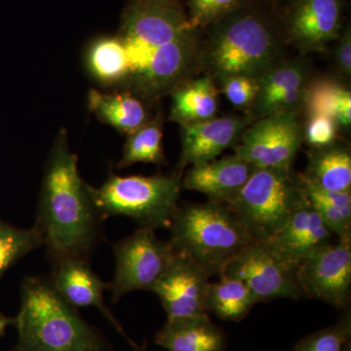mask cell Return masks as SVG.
<instances>
[{"label": "cell", "mask_w": 351, "mask_h": 351, "mask_svg": "<svg viewBox=\"0 0 351 351\" xmlns=\"http://www.w3.org/2000/svg\"><path fill=\"white\" fill-rule=\"evenodd\" d=\"M302 115L278 112L255 120L233 147L235 156L256 168L293 167L304 143Z\"/></svg>", "instance_id": "10"}, {"label": "cell", "mask_w": 351, "mask_h": 351, "mask_svg": "<svg viewBox=\"0 0 351 351\" xmlns=\"http://www.w3.org/2000/svg\"><path fill=\"white\" fill-rule=\"evenodd\" d=\"M209 283V274L202 267L188 256L175 252L152 292L158 295L167 319H175L208 313L205 299Z\"/></svg>", "instance_id": "14"}, {"label": "cell", "mask_w": 351, "mask_h": 351, "mask_svg": "<svg viewBox=\"0 0 351 351\" xmlns=\"http://www.w3.org/2000/svg\"><path fill=\"white\" fill-rule=\"evenodd\" d=\"M162 115L151 119L137 131L128 135L123 154L117 167L127 168L136 163L165 164Z\"/></svg>", "instance_id": "26"}, {"label": "cell", "mask_w": 351, "mask_h": 351, "mask_svg": "<svg viewBox=\"0 0 351 351\" xmlns=\"http://www.w3.org/2000/svg\"><path fill=\"white\" fill-rule=\"evenodd\" d=\"M219 93H223L234 107L251 108L258 92V80L246 76L226 78L218 85Z\"/></svg>", "instance_id": "32"}, {"label": "cell", "mask_w": 351, "mask_h": 351, "mask_svg": "<svg viewBox=\"0 0 351 351\" xmlns=\"http://www.w3.org/2000/svg\"><path fill=\"white\" fill-rule=\"evenodd\" d=\"M313 78L307 56L287 57L258 80V92L248 114L257 120L278 112H301Z\"/></svg>", "instance_id": "13"}, {"label": "cell", "mask_w": 351, "mask_h": 351, "mask_svg": "<svg viewBox=\"0 0 351 351\" xmlns=\"http://www.w3.org/2000/svg\"><path fill=\"white\" fill-rule=\"evenodd\" d=\"M298 280L304 298H313L338 309L351 299V239L321 247L300 265Z\"/></svg>", "instance_id": "11"}, {"label": "cell", "mask_w": 351, "mask_h": 351, "mask_svg": "<svg viewBox=\"0 0 351 351\" xmlns=\"http://www.w3.org/2000/svg\"><path fill=\"white\" fill-rule=\"evenodd\" d=\"M173 249L188 256L209 274L219 276L253 239L226 203L179 205L169 228Z\"/></svg>", "instance_id": "5"}, {"label": "cell", "mask_w": 351, "mask_h": 351, "mask_svg": "<svg viewBox=\"0 0 351 351\" xmlns=\"http://www.w3.org/2000/svg\"><path fill=\"white\" fill-rule=\"evenodd\" d=\"M145 104L137 96L127 91L105 94L91 90L88 94L90 110L101 122L126 135L137 131L151 119Z\"/></svg>", "instance_id": "22"}, {"label": "cell", "mask_w": 351, "mask_h": 351, "mask_svg": "<svg viewBox=\"0 0 351 351\" xmlns=\"http://www.w3.org/2000/svg\"><path fill=\"white\" fill-rule=\"evenodd\" d=\"M255 166L235 156L191 165L182 177V189L203 193L213 202H230L240 193Z\"/></svg>", "instance_id": "17"}, {"label": "cell", "mask_w": 351, "mask_h": 351, "mask_svg": "<svg viewBox=\"0 0 351 351\" xmlns=\"http://www.w3.org/2000/svg\"><path fill=\"white\" fill-rule=\"evenodd\" d=\"M334 233L307 199L280 232L267 243L286 260L300 265L321 247L332 241Z\"/></svg>", "instance_id": "18"}, {"label": "cell", "mask_w": 351, "mask_h": 351, "mask_svg": "<svg viewBox=\"0 0 351 351\" xmlns=\"http://www.w3.org/2000/svg\"><path fill=\"white\" fill-rule=\"evenodd\" d=\"M343 0H289L282 21L288 46L307 56L327 52L343 29Z\"/></svg>", "instance_id": "12"}, {"label": "cell", "mask_w": 351, "mask_h": 351, "mask_svg": "<svg viewBox=\"0 0 351 351\" xmlns=\"http://www.w3.org/2000/svg\"><path fill=\"white\" fill-rule=\"evenodd\" d=\"M115 272L108 291L113 302L134 291H152L175 255L169 240L156 237L152 228H138L113 245Z\"/></svg>", "instance_id": "8"}, {"label": "cell", "mask_w": 351, "mask_h": 351, "mask_svg": "<svg viewBox=\"0 0 351 351\" xmlns=\"http://www.w3.org/2000/svg\"><path fill=\"white\" fill-rule=\"evenodd\" d=\"M154 343L168 351H225L228 337L209 314L201 313L167 319Z\"/></svg>", "instance_id": "19"}, {"label": "cell", "mask_w": 351, "mask_h": 351, "mask_svg": "<svg viewBox=\"0 0 351 351\" xmlns=\"http://www.w3.org/2000/svg\"><path fill=\"white\" fill-rule=\"evenodd\" d=\"M293 351H351L350 311H346L334 326L300 339Z\"/></svg>", "instance_id": "28"}, {"label": "cell", "mask_w": 351, "mask_h": 351, "mask_svg": "<svg viewBox=\"0 0 351 351\" xmlns=\"http://www.w3.org/2000/svg\"><path fill=\"white\" fill-rule=\"evenodd\" d=\"M247 0H186L189 17L197 29H207Z\"/></svg>", "instance_id": "30"}, {"label": "cell", "mask_w": 351, "mask_h": 351, "mask_svg": "<svg viewBox=\"0 0 351 351\" xmlns=\"http://www.w3.org/2000/svg\"><path fill=\"white\" fill-rule=\"evenodd\" d=\"M302 178L307 199L335 237L351 239V193L328 191Z\"/></svg>", "instance_id": "24"}, {"label": "cell", "mask_w": 351, "mask_h": 351, "mask_svg": "<svg viewBox=\"0 0 351 351\" xmlns=\"http://www.w3.org/2000/svg\"><path fill=\"white\" fill-rule=\"evenodd\" d=\"M88 69L105 85H122L128 76L126 51L117 38H104L92 44L87 54Z\"/></svg>", "instance_id": "25"}, {"label": "cell", "mask_w": 351, "mask_h": 351, "mask_svg": "<svg viewBox=\"0 0 351 351\" xmlns=\"http://www.w3.org/2000/svg\"><path fill=\"white\" fill-rule=\"evenodd\" d=\"M348 87L334 76L311 78L304 97L302 115L323 114L334 119L337 101L343 88Z\"/></svg>", "instance_id": "29"}, {"label": "cell", "mask_w": 351, "mask_h": 351, "mask_svg": "<svg viewBox=\"0 0 351 351\" xmlns=\"http://www.w3.org/2000/svg\"><path fill=\"white\" fill-rule=\"evenodd\" d=\"M117 38L128 59L123 87L145 103L200 75L202 31L179 0H130Z\"/></svg>", "instance_id": "1"}, {"label": "cell", "mask_w": 351, "mask_h": 351, "mask_svg": "<svg viewBox=\"0 0 351 351\" xmlns=\"http://www.w3.org/2000/svg\"><path fill=\"white\" fill-rule=\"evenodd\" d=\"M14 325L13 351H108L105 337L64 301L49 277H25Z\"/></svg>", "instance_id": "4"}, {"label": "cell", "mask_w": 351, "mask_h": 351, "mask_svg": "<svg viewBox=\"0 0 351 351\" xmlns=\"http://www.w3.org/2000/svg\"><path fill=\"white\" fill-rule=\"evenodd\" d=\"M219 281L208 286L205 308L223 321L240 322L258 301L256 295L239 278L219 276Z\"/></svg>", "instance_id": "23"}, {"label": "cell", "mask_w": 351, "mask_h": 351, "mask_svg": "<svg viewBox=\"0 0 351 351\" xmlns=\"http://www.w3.org/2000/svg\"><path fill=\"white\" fill-rule=\"evenodd\" d=\"M15 323V318L8 317L5 314L0 313V337L5 334L6 328L14 325Z\"/></svg>", "instance_id": "34"}, {"label": "cell", "mask_w": 351, "mask_h": 351, "mask_svg": "<svg viewBox=\"0 0 351 351\" xmlns=\"http://www.w3.org/2000/svg\"><path fill=\"white\" fill-rule=\"evenodd\" d=\"M207 29L201 38L199 73L217 87L233 76L258 80L287 56L280 16L248 0Z\"/></svg>", "instance_id": "3"}, {"label": "cell", "mask_w": 351, "mask_h": 351, "mask_svg": "<svg viewBox=\"0 0 351 351\" xmlns=\"http://www.w3.org/2000/svg\"><path fill=\"white\" fill-rule=\"evenodd\" d=\"M336 120L323 114L311 115L304 121V141L311 147L331 145L339 138Z\"/></svg>", "instance_id": "31"}, {"label": "cell", "mask_w": 351, "mask_h": 351, "mask_svg": "<svg viewBox=\"0 0 351 351\" xmlns=\"http://www.w3.org/2000/svg\"><path fill=\"white\" fill-rule=\"evenodd\" d=\"M302 176L328 191L351 193L350 145L338 138L331 145L311 147Z\"/></svg>", "instance_id": "20"}, {"label": "cell", "mask_w": 351, "mask_h": 351, "mask_svg": "<svg viewBox=\"0 0 351 351\" xmlns=\"http://www.w3.org/2000/svg\"><path fill=\"white\" fill-rule=\"evenodd\" d=\"M52 285L60 295L75 308L96 307L113 325L132 348L138 351H145L134 343L119 321L113 316L112 311L104 302V293L110 289V283L104 282L90 267L89 262L80 258H69L53 265V271L49 276Z\"/></svg>", "instance_id": "16"}, {"label": "cell", "mask_w": 351, "mask_h": 351, "mask_svg": "<svg viewBox=\"0 0 351 351\" xmlns=\"http://www.w3.org/2000/svg\"><path fill=\"white\" fill-rule=\"evenodd\" d=\"M219 93V88L207 75L182 82L170 94V119L186 126L213 119L218 112Z\"/></svg>", "instance_id": "21"}, {"label": "cell", "mask_w": 351, "mask_h": 351, "mask_svg": "<svg viewBox=\"0 0 351 351\" xmlns=\"http://www.w3.org/2000/svg\"><path fill=\"white\" fill-rule=\"evenodd\" d=\"M255 119L245 115L228 114L182 126V154L178 172L186 166L218 158L226 149L234 147L242 134Z\"/></svg>", "instance_id": "15"}, {"label": "cell", "mask_w": 351, "mask_h": 351, "mask_svg": "<svg viewBox=\"0 0 351 351\" xmlns=\"http://www.w3.org/2000/svg\"><path fill=\"white\" fill-rule=\"evenodd\" d=\"M299 267L277 253L267 241L253 242L226 265L221 276L240 279L258 302L300 300L304 295L298 280Z\"/></svg>", "instance_id": "9"}, {"label": "cell", "mask_w": 351, "mask_h": 351, "mask_svg": "<svg viewBox=\"0 0 351 351\" xmlns=\"http://www.w3.org/2000/svg\"><path fill=\"white\" fill-rule=\"evenodd\" d=\"M181 173L156 176L110 174L100 188L90 186L92 199L104 219L123 216L140 228L169 230L179 206Z\"/></svg>", "instance_id": "6"}, {"label": "cell", "mask_w": 351, "mask_h": 351, "mask_svg": "<svg viewBox=\"0 0 351 351\" xmlns=\"http://www.w3.org/2000/svg\"><path fill=\"white\" fill-rule=\"evenodd\" d=\"M334 77L348 86L351 78V29L350 25H343L338 38L331 44Z\"/></svg>", "instance_id": "33"}, {"label": "cell", "mask_w": 351, "mask_h": 351, "mask_svg": "<svg viewBox=\"0 0 351 351\" xmlns=\"http://www.w3.org/2000/svg\"><path fill=\"white\" fill-rule=\"evenodd\" d=\"M43 245V233L36 223L21 228L0 218V279L21 258Z\"/></svg>", "instance_id": "27"}, {"label": "cell", "mask_w": 351, "mask_h": 351, "mask_svg": "<svg viewBox=\"0 0 351 351\" xmlns=\"http://www.w3.org/2000/svg\"><path fill=\"white\" fill-rule=\"evenodd\" d=\"M77 162L66 132H60L44 169L34 223L53 265L69 258L89 260L101 239L105 219L80 177Z\"/></svg>", "instance_id": "2"}, {"label": "cell", "mask_w": 351, "mask_h": 351, "mask_svg": "<svg viewBox=\"0 0 351 351\" xmlns=\"http://www.w3.org/2000/svg\"><path fill=\"white\" fill-rule=\"evenodd\" d=\"M307 200L302 174L293 167L256 168L230 207L255 242L280 232Z\"/></svg>", "instance_id": "7"}]
</instances>
